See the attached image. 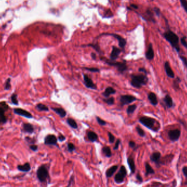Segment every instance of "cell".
Returning a JSON list of instances; mask_svg holds the SVG:
<instances>
[{
    "instance_id": "cell-37",
    "label": "cell",
    "mask_w": 187,
    "mask_h": 187,
    "mask_svg": "<svg viewBox=\"0 0 187 187\" xmlns=\"http://www.w3.org/2000/svg\"><path fill=\"white\" fill-rule=\"evenodd\" d=\"M187 37L184 36L180 38V43L183 46V47H185L187 49V41L186 40Z\"/></svg>"
},
{
    "instance_id": "cell-20",
    "label": "cell",
    "mask_w": 187,
    "mask_h": 187,
    "mask_svg": "<svg viewBox=\"0 0 187 187\" xmlns=\"http://www.w3.org/2000/svg\"><path fill=\"white\" fill-rule=\"evenodd\" d=\"M52 109L61 118H64L66 115V112L61 108H52Z\"/></svg>"
},
{
    "instance_id": "cell-51",
    "label": "cell",
    "mask_w": 187,
    "mask_h": 187,
    "mask_svg": "<svg viewBox=\"0 0 187 187\" xmlns=\"http://www.w3.org/2000/svg\"><path fill=\"white\" fill-rule=\"evenodd\" d=\"M129 144L130 147L131 148H134L136 146V144L133 141H130L129 143Z\"/></svg>"
},
{
    "instance_id": "cell-43",
    "label": "cell",
    "mask_w": 187,
    "mask_h": 187,
    "mask_svg": "<svg viewBox=\"0 0 187 187\" xmlns=\"http://www.w3.org/2000/svg\"><path fill=\"white\" fill-rule=\"evenodd\" d=\"M67 148H68V150L70 152H73L74 150H75L76 148H75V146H74V144L71 143H70L68 144L67 145Z\"/></svg>"
},
{
    "instance_id": "cell-33",
    "label": "cell",
    "mask_w": 187,
    "mask_h": 187,
    "mask_svg": "<svg viewBox=\"0 0 187 187\" xmlns=\"http://www.w3.org/2000/svg\"><path fill=\"white\" fill-rule=\"evenodd\" d=\"M103 100L109 106H112L114 103V98L113 97H108L106 99H103Z\"/></svg>"
},
{
    "instance_id": "cell-2",
    "label": "cell",
    "mask_w": 187,
    "mask_h": 187,
    "mask_svg": "<svg viewBox=\"0 0 187 187\" xmlns=\"http://www.w3.org/2000/svg\"><path fill=\"white\" fill-rule=\"evenodd\" d=\"M148 81L147 75L141 73L139 75H132L131 85L136 88H140L142 86L147 85Z\"/></svg>"
},
{
    "instance_id": "cell-34",
    "label": "cell",
    "mask_w": 187,
    "mask_h": 187,
    "mask_svg": "<svg viewBox=\"0 0 187 187\" xmlns=\"http://www.w3.org/2000/svg\"><path fill=\"white\" fill-rule=\"evenodd\" d=\"M136 128V131H137V133L141 137H143L145 136V135H146L145 132L143 131V130L142 128H141L140 126H137Z\"/></svg>"
},
{
    "instance_id": "cell-25",
    "label": "cell",
    "mask_w": 187,
    "mask_h": 187,
    "mask_svg": "<svg viewBox=\"0 0 187 187\" xmlns=\"http://www.w3.org/2000/svg\"><path fill=\"white\" fill-rule=\"evenodd\" d=\"M127 164L129 165V166L130 167L131 172L133 174L135 173V164L134 159L132 157H129L127 159Z\"/></svg>"
},
{
    "instance_id": "cell-28",
    "label": "cell",
    "mask_w": 187,
    "mask_h": 187,
    "mask_svg": "<svg viewBox=\"0 0 187 187\" xmlns=\"http://www.w3.org/2000/svg\"><path fill=\"white\" fill-rule=\"evenodd\" d=\"M145 167H146V175L148 176L149 174H154L155 171L153 170V168L152 167V166L148 163L146 162V165H145Z\"/></svg>"
},
{
    "instance_id": "cell-6",
    "label": "cell",
    "mask_w": 187,
    "mask_h": 187,
    "mask_svg": "<svg viewBox=\"0 0 187 187\" xmlns=\"http://www.w3.org/2000/svg\"><path fill=\"white\" fill-rule=\"evenodd\" d=\"M127 174V171L126 168L124 166H121L120 170L114 177L115 182L117 183H122L124 181V178L126 177Z\"/></svg>"
},
{
    "instance_id": "cell-52",
    "label": "cell",
    "mask_w": 187,
    "mask_h": 187,
    "mask_svg": "<svg viewBox=\"0 0 187 187\" xmlns=\"http://www.w3.org/2000/svg\"><path fill=\"white\" fill-rule=\"evenodd\" d=\"M74 182V177H73V176H72V177H71V179H70V180L69 181V183H68V186H67V187H71V184H72V183Z\"/></svg>"
},
{
    "instance_id": "cell-18",
    "label": "cell",
    "mask_w": 187,
    "mask_h": 187,
    "mask_svg": "<svg viewBox=\"0 0 187 187\" xmlns=\"http://www.w3.org/2000/svg\"><path fill=\"white\" fill-rule=\"evenodd\" d=\"M148 98L149 100L150 103L153 106H156L158 104V100L157 98V96L153 92H150L148 95Z\"/></svg>"
},
{
    "instance_id": "cell-50",
    "label": "cell",
    "mask_w": 187,
    "mask_h": 187,
    "mask_svg": "<svg viewBox=\"0 0 187 187\" xmlns=\"http://www.w3.org/2000/svg\"><path fill=\"white\" fill-rule=\"evenodd\" d=\"M139 71L142 72V73H145V74H146V75H147V70H146V69H145L144 67H140V68H139Z\"/></svg>"
},
{
    "instance_id": "cell-38",
    "label": "cell",
    "mask_w": 187,
    "mask_h": 187,
    "mask_svg": "<svg viewBox=\"0 0 187 187\" xmlns=\"http://www.w3.org/2000/svg\"><path fill=\"white\" fill-rule=\"evenodd\" d=\"M11 87V79H8L5 85V89L6 90H9Z\"/></svg>"
},
{
    "instance_id": "cell-54",
    "label": "cell",
    "mask_w": 187,
    "mask_h": 187,
    "mask_svg": "<svg viewBox=\"0 0 187 187\" xmlns=\"http://www.w3.org/2000/svg\"><path fill=\"white\" fill-rule=\"evenodd\" d=\"M89 46H92V47H93V48L94 49H95L97 51H99V46H97V45H88Z\"/></svg>"
},
{
    "instance_id": "cell-48",
    "label": "cell",
    "mask_w": 187,
    "mask_h": 187,
    "mask_svg": "<svg viewBox=\"0 0 187 187\" xmlns=\"http://www.w3.org/2000/svg\"><path fill=\"white\" fill-rule=\"evenodd\" d=\"M182 172H183V174H184V176L187 178V166H184V167H183L182 168Z\"/></svg>"
},
{
    "instance_id": "cell-5",
    "label": "cell",
    "mask_w": 187,
    "mask_h": 187,
    "mask_svg": "<svg viewBox=\"0 0 187 187\" xmlns=\"http://www.w3.org/2000/svg\"><path fill=\"white\" fill-rule=\"evenodd\" d=\"M106 63L107 64H108L110 66L112 67H115L117 70L120 72V73H123L125 71L127 70V67L126 64V62H117L115 61H112V60H106Z\"/></svg>"
},
{
    "instance_id": "cell-4",
    "label": "cell",
    "mask_w": 187,
    "mask_h": 187,
    "mask_svg": "<svg viewBox=\"0 0 187 187\" xmlns=\"http://www.w3.org/2000/svg\"><path fill=\"white\" fill-rule=\"evenodd\" d=\"M37 177L38 180L42 183L46 181L49 177V174L48 170L45 166L42 165L38 168L37 171Z\"/></svg>"
},
{
    "instance_id": "cell-42",
    "label": "cell",
    "mask_w": 187,
    "mask_h": 187,
    "mask_svg": "<svg viewBox=\"0 0 187 187\" xmlns=\"http://www.w3.org/2000/svg\"><path fill=\"white\" fill-rule=\"evenodd\" d=\"M96 120L97 121L98 124L101 125V126H104V125H106V122L105 121L101 119L100 118H99V117H97V116L96 117Z\"/></svg>"
},
{
    "instance_id": "cell-30",
    "label": "cell",
    "mask_w": 187,
    "mask_h": 187,
    "mask_svg": "<svg viewBox=\"0 0 187 187\" xmlns=\"http://www.w3.org/2000/svg\"><path fill=\"white\" fill-rule=\"evenodd\" d=\"M102 152L108 158H110L112 155V152L110 148L108 147H105L102 148Z\"/></svg>"
},
{
    "instance_id": "cell-32",
    "label": "cell",
    "mask_w": 187,
    "mask_h": 187,
    "mask_svg": "<svg viewBox=\"0 0 187 187\" xmlns=\"http://www.w3.org/2000/svg\"><path fill=\"white\" fill-rule=\"evenodd\" d=\"M136 108H137V106L135 104L129 106V107H127V114L130 115V114H133L135 111V110L136 109Z\"/></svg>"
},
{
    "instance_id": "cell-44",
    "label": "cell",
    "mask_w": 187,
    "mask_h": 187,
    "mask_svg": "<svg viewBox=\"0 0 187 187\" xmlns=\"http://www.w3.org/2000/svg\"><path fill=\"white\" fill-rule=\"evenodd\" d=\"M108 137H109V143H113L114 142V140H115V137H114V136L111 133H110V132H108Z\"/></svg>"
},
{
    "instance_id": "cell-23",
    "label": "cell",
    "mask_w": 187,
    "mask_h": 187,
    "mask_svg": "<svg viewBox=\"0 0 187 187\" xmlns=\"http://www.w3.org/2000/svg\"><path fill=\"white\" fill-rule=\"evenodd\" d=\"M146 13V15H147L148 20H149V21H152L153 23H156V20L154 18L153 12V11L150 8H148L147 9Z\"/></svg>"
},
{
    "instance_id": "cell-22",
    "label": "cell",
    "mask_w": 187,
    "mask_h": 187,
    "mask_svg": "<svg viewBox=\"0 0 187 187\" xmlns=\"http://www.w3.org/2000/svg\"><path fill=\"white\" fill-rule=\"evenodd\" d=\"M116 93V91L113 88L111 87H108L106 88L104 92L102 94V96H103L106 98H108L109 96L111 94H114Z\"/></svg>"
},
{
    "instance_id": "cell-16",
    "label": "cell",
    "mask_w": 187,
    "mask_h": 187,
    "mask_svg": "<svg viewBox=\"0 0 187 187\" xmlns=\"http://www.w3.org/2000/svg\"><path fill=\"white\" fill-rule=\"evenodd\" d=\"M161 155L160 152H156L152 154L150 156L151 160L155 163L157 165H159L160 164V159Z\"/></svg>"
},
{
    "instance_id": "cell-15",
    "label": "cell",
    "mask_w": 187,
    "mask_h": 187,
    "mask_svg": "<svg viewBox=\"0 0 187 187\" xmlns=\"http://www.w3.org/2000/svg\"><path fill=\"white\" fill-rule=\"evenodd\" d=\"M121 52V50L115 46L112 47V50L110 55V59L112 61H115L119 57Z\"/></svg>"
},
{
    "instance_id": "cell-26",
    "label": "cell",
    "mask_w": 187,
    "mask_h": 187,
    "mask_svg": "<svg viewBox=\"0 0 187 187\" xmlns=\"http://www.w3.org/2000/svg\"><path fill=\"white\" fill-rule=\"evenodd\" d=\"M117 169H118V166H117V165H114V166L109 168L106 172V176L108 178L112 177L113 175L114 172L117 171Z\"/></svg>"
},
{
    "instance_id": "cell-56",
    "label": "cell",
    "mask_w": 187,
    "mask_h": 187,
    "mask_svg": "<svg viewBox=\"0 0 187 187\" xmlns=\"http://www.w3.org/2000/svg\"><path fill=\"white\" fill-rule=\"evenodd\" d=\"M91 56H92V58L93 59H96V54H95V53H92V54H91Z\"/></svg>"
},
{
    "instance_id": "cell-21",
    "label": "cell",
    "mask_w": 187,
    "mask_h": 187,
    "mask_svg": "<svg viewBox=\"0 0 187 187\" xmlns=\"http://www.w3.org/2000/svg\"><path fill=\"white\" fill-rule=\"evenodd\" d=\"M23 130L29 134H32L34 132V126L29 123H25L23 124Z\"/></svg>"
},
{
    "instance_id": "cell-47",
    "label": "cell",
    "mask_w": 187,
    "mask_h": 187,
    "mask_svg": "<svg viewBox=\"0 0 187 187\" xmlns=\"http://www.w3.org/2000/svg\"><path fill=\"white\" fill-rule=\"evenodd\" d=\"M30 148L34 152H36L38 150V147L36 146V145H34V144H33V145H31L30 146Z\"/></svg>"
},
{
    "instance_id": "cell-39",
    "label": "cell",
    "mask_w": 187,
    "mask_h": 187,
    "mask_svg": "<svg viewBox=\"0 0 187 187\" xmlns=\"http://www.w3.org/2000/svg\"><path fill=\"white\" fill-rule=\"evenodd\" d=\"M85 69L93 73H98L100 71V70L96 67H85Z\"/></svg>"
},
{
    "instance_id": "cell-1",
    "label": "cell",
    "mask_w": 187,
    "mask_h": 187,
    "mask_svg": "<svg viewBox=\"0 0 187 187\" xmlns=\"http://www.w3.org/2000/svg\"><path fill=\"white\" fill-rule=\"evenodd\" d=\"M162 36L171 45L177 53L180 52V47L179 46V37L170 29H168L162 33Z\"/></svg>"
},
{
    "instance_id": "cell-46",
    "label": "cell",
    "mask_w": 187,
    "mask_h": 187,
    "mask_svg": "<svg viewBox=\"0 0 187 187\" xmlns=\"http://www.w3.org/2000/svg\"><path fill=\"white\" fill-rule=\"evenodd\" d=\"M120 143V140H119V139L117 140V141H116V142H115V146H114V150H117V149H118V148H119V146Z\"/></svg>"
},
{
    "instance_id": "cell-53",
    "label": "cell",
    "mask_w": 187,
    "mask_h": 187,
    "mask_svg": "<svg viewBox=\"0 0 187 187\" xmlns=\"http://www.w3.org/2000/svg\"><path fill=\"white\" fill-rule=\"evenodd\" d=\"M136 178H137V180H139V182H142L143 180H142V177L141 176L140 174H137V176H136Z\"/></svg>"
},
{
    "instance_id": "cell-27",
    "label": "cell",
    "mask_w": 187,
    "mask_h": 187,
    "mask_svg": "<svg viewBox=\"0 0 187 187\" xmlns=\"http://www.w3.org/2000/svg\"><path fill=\"white\" fill-rule=\"evenodd\" d=\"M88 139L92 142L96 141L97 140V138H98L97 135L96 134V133H95L94 132H93V131L88 132Z\"/></svg>"
},
{
    "instance_id": "cell-17",
    "label": "cell",
    "mask_w": 187,
    "mask_h": 187,
    "mask_svg": "<svg viewBox=\"0 0 187 187\" xmlns=\"http://www.w3.org/2000/svg\"><path fill=\"white\" fill-rule=\"evenodd\" d=\"M154 57V51L153 45L151 43H149L147 51L146 52V58L148 60H151L153 59Z\"/></svg>"
},
{
    "instance_id": "cell-13",
    "label": "cell",
    "mask_w": 187,
    "mask_h": 187,
    "mask_svg": "<svg viewBox=\"0 0 187 187\" xmlns=\"http://www.w3.org/2000/svg\"><path fill=\"white\" fill-rule=\"evenodd\" d=\"M84 84L87 88L94 89H96V86L95 85L93 80L87 75H84Z\"/></svg>"
},
{
    "instance_id": "cell-12",
    "label": "cell",
    "mask_w": 187,
    "mask_h": 187,
    "mask_svg": "<svg viewBox=\"0 0 187 187\" xmlns=\"http://www.w3.org/2000/svg\"><path fill=\"white\" fill-rule=\"evenodd\" d=\"M57 143V138L53 134H48L45 137L44 144L46 145H55Z\"/></svg>"
},
{
    "instance_id": "cell-14",
    "label": "cell",
    "mask_w": 187,
    "mask_h": 187,
    "mask_svg": "<svg viewBox=\"0 0 187 187\" xmlns=\"http://www.w3.org/2000/svg\"><path fill=\"white\" fill-rule=\"evenodd\" d=\"M165 106L167 108H171L174 107V103L172 97L169 94H166L162 99Z\"/></svg>"
},
{
    "instance_id": "cell-24",
    "label": "cell",
    "mask_w": 187,
    "mask_h": 187,
    "mask_svg": "<svg viewBox=\"0 0 187 187\" xmlns=\"http://www.w3.org/2000/svg\"><path fill=\"white\" fill-rule=\"evenodd\" d=\"M180 82H181V79L179 77H177L174 79L173 84H172V87L176 91H178V90L180 89Z\"/></svg>"
},
{
    "instance_id": "cell-9",
    "label": "cell",
    "mask_w": 187,
    "mask_h": 187,
    "mask_svg": "<svg viewBox=\"0 0 187 187\" xmlns=\"http://www.w3.org/2000/svg\"><path fill=\"white\" fill-rule=\"evenodd\" d=\"M14 113L18 115H20L23 117H25L27 118H29V119L32 118V114L27 110L21 109V108H15L14 109Z\"/></svg>"
},
{
    "instance_id": "cell-40",
    "label": "cell",
    "mask_w": 187,
    "mask_h": 187,
    "mask_svg": "<svg viewBox=\"0 0 187 187\" xmlns=\"http://www.w3.org/2000/svg\"><path fill=\"white\" fill-rule=\"evenodd\" d=\"M7 121V118L5 115H0V124H5Z\"/></svg>"
},
{
    "instance_id": "cell-55",
    "label": "cell",
    "mask_w": 187,
    "mask_h": 187,
    "mask_svg": "<svg viewBox=\"0 0 187 187\" xmlns=\"http://www.w3.org/2000/svg\"><path fill=\"white\" fill-rule=\"evenodd\" d=\"M131 7L134 8V9H138V8H139L137 5H135V4H131Z\"/></svg>"
},
{
    "instance_id": "cell-45",
    "label": "cell",
    "mask_w": 187,
    "mask_h": 187,
    "mask_svg": "<svg viewBox=\"0 0 187 187\" xmlns=\"http://www.w3.org/2000/svg\"><path fill=\"white\" fill-rule=\"evenodd\" d=\"M179 57L180 59V60L182 61L183 64L186 66L187 69V59L183 55H179Z\"/></svg>"
},
{
    "instance_id": "cell-49",
    "label": "cell",
    "mask_w": 187,
    "mask_h": 187,
    "mask_svg": "<svg viewBox=\"0 0 187 187\" xmlns=\"http://www.w3.org/2000/svg\"><path fill=\"white\" fill-rule=\"evenodd\" d=\"M58 139H59V140H60V142H63V141H64V140H66V138H65V137L64 136H63V135H62V134H60V135L59 136Z\"/></svg>"
},
{
    "instance_id": "cell-19",
    "label": "cell",
    "mask_w": 187,
    "mask_h": 187,
    "mask_svg": "<svg viewBox=\"0 0 187 187\" xmlns=\"http://www.w3.org/2000/svg\"><path fill=\"white\" fill-rule=\"evenodd\" d=\"M17 169L23 172H28L31 170V166L29 162H27L23 165H18Z\"/></svg>"
},
{
    "instance_id": "cell-10",
    "label": "cell",
    "mask_w": 187,
    "mask_h": 187,
    "mask_svg": "<svg viewBox=\"0 0 187 187\" xmlns=\"http://www.w3.org/2000/svg\"><path fill=\"white\" fill-rule=\"evenodd\" d=\"M106 35H111L112 36L114 37V38H115L119 43V46L120 48H124L126 44H127V41L124 39L123 37H121L120 35H119L118 34H115V33H105Z\"/></svg>"
},
{
    "instance_id": "cell-41",
    "label": "cell",
    "mask_w": 187,
    "mask_h": 187,
    "mask_svg": "<svg viewBox=\"0 0 187 187\" xmlns=\"http://www.w3.org/2000/svg\"><path fill=\"white\" fill-rule=\"evenodd\" d=\"M154 12L155 13L156 15L158 16V17H159L161 15V11L160 9L158 7H154L153 8Z\"/></svg>"
},
{
    "instance_id": "cell-36",
    "label": "cell",
    "mask_w": 187,
    "mask_h": 187,
    "mask_svg": "<svg viewBox=\"0 0 187 187\" xmlns=\"http://www.w3.org/2000/svg\"><path fill=\"white\" fill-rule=\"evenodd\" d=\"M181 6L183 8L184 11L187 14V1L186 0H180Z\"/></svg>"
},
{
    "instance_id": "cell-31",
    "label": "cell",
    "mask_w": 187,
    "mask_h": 187,
    "mask_svg": "<svg viewBox=\"0 0 187 187\" xmlns=\"http://www.w3.org/2000/svg\"><path fill=\"white\" fill-rule=\"evenodd\" d=\"M36 109L39 111H44V112H48L49 111L48 108L46 105L41 104V103L38 104L36 106Z\"/></svg>"
},
{
    "instance_id": "cell-8",
    "label": "cell",
    "mask_w": 187,
    "mask_h": 187,
    "mask_svg": "<svg viewBox=\"0 0 187 187\" xmlns=\"http://www.w3.org/2000/svg\"><path fill=\"white\" fill-rule=\"evenodd\" d=\"M168 136L170 140L172 142L177 141L180 136V130L179 129H174L170 130L168 132Z\"/></svg>"
},
{
    "instance_id": "cell-35",
    "label": "cell",
    "mask_w": 187,
    "mask_h": 187,
    "mask_svg": "<svg viewBox=\"0 0 187 187\" xmlns=\"http://www.w3.org/2000/svg\"><path fill=\"white\" fill-rule=\"evenodd\" d=\"M11 101L15 105L18 104V100L17 99V95L15 94H14L11 96Z\"/></svg>"
},
{
    "instance_id": "cell-29",
    "label": "cell",
    "mask_w": 187,
    "mask_h": 187,
    "mask_svg": "<svg viewBox=\"0 0 187 187\" xmlns=\"http://www.w3.org/2000/svg\"><path fill=\"white\" fill-rule=\"evenodd\" d=\"M67 124L73 128L76 129L78 128V125L77 122L72 118H68L67 120Z\"/></svg>"
},
{
    "instance_id": "cell-11",
    "label": "cell",
    "mask_w": 187,
    "mask_h": 187,
    "mask_svg": "<svg viewBox=\"0 0 187 187\" xmlns=\"http://www.w3.org/2000/svg\"><path fill=\"white\" fill-rule=\"evenodd\" d=\"M164 69H165V73H166L167 76L170 78L171 79H174L175 77V75L174 73L173 70L172 69L171 67L170 66V64L169 63L168 61H165L164 63Z\"/></svg>"
},
{
    "instance_id": "cell-7",
    "label": "cell",
    "mask_w": 187,
    "mask_h": 187,
    "mask_svg": "<svg viewBox=\"0 0 187 187\" xmlns=\"http://www.w3.org/2000/svg\"><path fill=\"white\" fill-rule=\"evenodd\" d=\"M137 100V98L132 95H123L120 97V102L121 106L129 104Z\"/></svg>"
},
{
    "instance_id": "cell-3",
    "label": "cell",
    "mask_w": 187,
    "mask_h": 187,
    "mask_svg": "<svg viewBox=\"0 0 187 187\" xmlns=\"http://www.w3.org/2000/svg\"><path fill=\"white\" fill-rule=\"evenodd\" d=\"M139 121L145 126L155 132H157L160 127V126H156L155 125L156 124H159L157 121L150 117L142 116L140 118Z\"/></svg>"
}]
</instances>
